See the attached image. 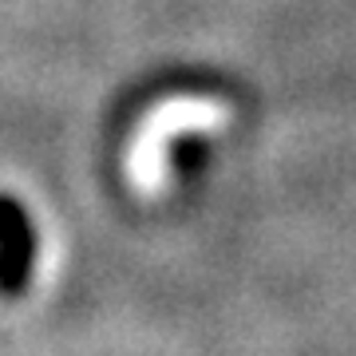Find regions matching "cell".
Segmentation results:
<instances>
[{
    "label": "cell",
    "instance_id": "obj_1",
    "mask_svg": "<svg viewBox=\"0 0 356 356\" xmlns=\"http://www.w3.org/2000/svg\"><path fill=\"white\" fill-rule=\"evenodd\" d=\"M229 123L226 103L218 99H194V95H175V99L159 103L147 119L139 123V135L131 143L127 154V175L143 194H159L170 178V159L166 147L178 135L191 131H222Z\"/></svg>",
    "mask_w": 356,
    "mask_h": 356
}]
</instances>
